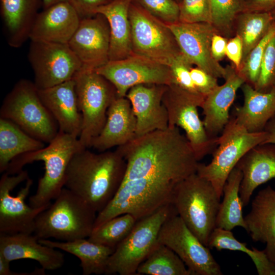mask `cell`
Returning <instances> with one entry per match:
<instances>
[{
  "instance_id": "7",
  "label": "cell",
  "mask_w": 275,
  "mask_h": 275,
  "mask_svg": "<svg viewBox=\"0 0 275 275\" xmlns=\"http://www.w3.org/2000/svg\"><path fill=\"white\" fill-rule=\"evenodd\" d=\"M266 138L265 130L249 132L236 122L234 117H230L217 138L211 161L207 164L199 163L196 173L211 182L221 199L225 182L239 160L252 148L264 143Z\"/></svg>"
},
{
  "instance_id": "46",
  "label": "cell",
  "mask_w": 275,
  "mask_h": 275,
  "mask_svg": "<svg viewBox=\"0 0 275 275\" xmlns=\"http://www.w3.org/2000/svg\"><path fill=\"white\" fill-rule=\"evenodd\" d=\"M228 39L215 33L211 41V52L214 59L219 62L223 60L226 56V46Z\"/></svg>"
},
{
  "instance_id": "17",
  "label": "cell",
  "mask_w": 275,
  "mask_h": 275,
  "mask_svg": "<svg viewBox=\"0 0 275 275\" xmlns=\"http://www.w3.org/2000/svg\"><path fill=\"white\" fill-rule=\"evenodd\" d=\"M68 44L84 70H95L109 61L110 30L105 17L97 13L81 19Z\"/></svg>"
},
{
  "instance_id": "21",
  "label": "cell",
  "mask_w": 275,
  "mask_h": 275,
  "mask_svg": "<svg viewBox=\"0 0 275 275\" xmlns=\"http://www.w3.org/2000/svg\"><path fill=\"white\" fill-rule=\"evenodd\" d=\"M68 1L51 6L39 12L31 30L33 41L68 44L80 23Z\"/></svg>"
},
{
  "instance_id": "49",
  "label": "cell",
  "mask_w": 275,
  "mask_h": 275,
  "mask_svg": "<svg viewBox=\"0 0 275 275\" xmlns=\"http://www.w3.org/2000/svg\"><path fill=\"white\" fill-rule=\"evenodd\" d=\"M67 1L68 0H42V3L43 9H46L55 4Z\"/></svg>"
},
{
  "instance_id": "31",
  "label": "cell",
  "mask_w": 275,
  "mask_h": 275,
  "mask_svg": "<svg viewBox=\"0 0 275 275\" xmlns=\"http://www.w3.org/2000/svg\"><path fill=\"white\" fill-rule=\"evenodd\" d=\"M242 178L241 171L235 167L229 174L223 189V200L220 203L216 219V228L231 231L236 227L246 229L242 214L243 207L239 195Z\"/></svg>"
},
{
  "instance_id": "47",
  "label": "cell",
  "mask_w": 275,
  "mask_h": 275,
  "mask_svg": "<svg viewBox=\"0 0 275 275\" xmlns=\"http://www.w3.org/2000/svg\"><path fill=\"white\" fill-rule=\"evenodd\" d=\"M264 130L267 133V138L264 143L275 144V116L267 124Z\"/></svg>"
},
{
  "instance_id": "2",
  "label": "cell",
  "mask_w": 275,
  "mask_h": 275,
  "mask_svg": "<svg viewBox=\"0 0 275 275\" xmlns=\"http://www.w3.org/2000/svg\"><path fill=\"white\" fill-rule=\"evenodd\" d=\"M126 162L120 153H98L82 149L71 158L64 187L84 200L97 213L113 199L122 184Z\"/></svg>"
},
{
  "instance_id": "41",
  "label": "cell",
  "mask_w": 275,
  "mask_h": 275,
  "mask_svg": "<svg viewBox=\"0 0 275 275\" xmlns=\"http://www.w3.org/2000/svg\"><path fill=\"white\" fill-rule=\"evenodd\" d=\"M193 65L182 54L170 66L174 82L180 87L196 93H200L196 89L191 77L190 69Z\"/></svg>"
},
{
  "instance_id": "11",
  "label": "cell",
  "mask_w": 275,
  "mask_h": 275,
  "mask_svg": "<svg viewBox=\"0 0 275 275\" xmlns=\"http://www.w3.org/2000/svg\"><path fill=\"white\" fill-rule=\"evenodd\" d=\"M129 18L133 53L169 66L182 54L168 24L132 2Z\"/></svg>"
},
{
  "instance_id": "24",
  "label": "cell",
  "mask_w": 275,
  "mask_h": 275,
  "mask_svg": "<svg viewBox=\"0 0 275 275\" xmlns=\"http://www.w3.org/2000/svg\"><path fill=\"white\" fill-rule=\"evenodd\" d=\"M136 118L129 100L117 97L111 104L104 127L91 147L103 152L125 145L135 138Z\"/></svg>"
},
{
  "instance_id": "3",
  "label": "cell",
  "mask_w": 275,
  "mask_h": 275,
  "mask_svg": "<svg viewBox=\"0 0 275 275\" xmlns=\"http://www.w3.org/2000/svg\"><path fill=\"white\" fill-rule=\"evenodd\" d=\"M84 148L78 138L59 131L46 147L14 158L5 172L15 175L27 164L43 161L44 173L38 180L36 193L29 198V205L35 208L48 207L64 187L66 171L71 158Z\"/></svg>"
},
{
  "instance_id": "16",
  "label": "cell",
  "mask_w": 275,
  "mask_h": 275,
  "mask_svg": "<svg viewBox=\"0 0 275 275\" xmlns=\"http://www.w3.org/2000/svg\"><path fill=\"white\" fill-rule=\"evenodd\" d=\"M168 25L182 53L193 65L217 78H225L226 67L222 66L212 54V39L217 32L211 23L178 21Z\"/></svg>"
},
{
  "instance_id": "6",
  "label": "cell",
  "mask_w": 275,
  "mask_h": 275,
  "mask_svg": "<svg viewBox=\"0 0 275 275\" xmlns=\"http://www.w3.org/2000/svg\"><path fill=\"white\" fill-rule=\"evenodd\" d=\"M0 118L11 121L26 133L49 143L59 132V126L41 101L34 82L18 80L6 95L0 108Z\"/></svg>"
},
{
  "instance_id": "43",
  "label": "cell",
  "mask_w": 275,
  "mask_h": 275,
  "mask_svg": "<svg viewBox=\"0 0 275 275\" xmlns=\"http://www.w3.org/2000/svg\"><path fill=\"white\" fill-rule=\"evenodd\" d=\"M113 0H68L81 19L93 16L96 10Z\"/></svg>"
},
{
  "instance_id": "22",
  "label": "cell",
  "mask_w": 275,
  "mask_h": 275,
  "mask_svg": "<svg viewBox=\"0 0 275 275\" xmlns=\"http://www.w3.org/2000/svg\"><path fill=\"white\" fill-rule=\"evenodd\" d=\"M39 239L33 234H0V255L10 262L19 259L33 260L45 270L62 267L64 255L55 248L41 243Z\"/></svg>"
},
{
  "instance_id": "42",
  "label": "cell",
  "mask_w": 275,
  "mask_h": 275,
  "mask_svg": "<svg viewBox=\"0 0 275 275\" xmlns=\"http://www.w3.org/2000/svg\"><path fill=\"white\" fill-rule=\"evenodd\" d=\"M190 75L197 90L205 97L218 86V78L198 67L191 68Z\"/></svg>"
},
{
  "instance_id": "39",
  "label": "cell",
  "mask_w": 275,
  "mask_h": 275,
  "mask_svg": "<svg viewBox=\"0 0 275 275\" xmlns=\"http://www.w3.org/2000/svg\"><path fill=\"white\" fill-rule=\"evenodd\" d=\"M179 22H212L210 0H181L179 4Z\"/></svg>"
},
{
  "instance_id": "28",
  "label": "cell",
  "mask_w": 275,
  "mask_h": 275,
  "mask_svg": "<svg viewBox=\"0 0 275 275\" xmlns=\"http://www.w3.org/2000/svg\"><path fill=\"white\" fill-rule=\"evenodd\" d=\"M131 0H113L95 13L106 18L110 30L109 61L125 59L133 53L129 9Z\"/></svg>"
},
{
  "instance_id": "33",
  "label": "cell",
  "mask_w": 275,
  "mask_h": 275,
  "mask_svg": "<svg viewBox=\"0 0 275 275\" xmlns=\"http://www.w3.org/2000/svg\"><path fill=\"white\" fill-rule=\"evenodd\" d=\"M207 246L210 249L215 248L218 251L228 250L243 252L251 258L258 274L275 275V264L264 251L254 247L250 249L245 243L236 239L230 230L215 228L210 235Z\"/></svg>"
},
{
  "instance_id": "10",
  "label": "cell",
  "mask_w": 275,
  "mask_h": 275,
  "mask_svg": "<svg viewBox=\"0 0 275 275\" xmlns=\"http://www.w3.org/2000/svg\"><path fill=\"white\" fill-rule=\"evenodd\" d=\"M205 96L187 91L172 83L168 85L162 97L167 109L169 126L184 130L197 159L200 161L210 154L217 146V138L207 134L198 108L201 107Z\"/></svg>"
},
{
  "instance_id": "26",
  "label": "cell",
  "mask_w": 275,
  "mask_h": 275,
  "mask_svg": "<svg viewBox=\"0 0 275 275\" xmlns=\"http://www.w3.org/2000/svg\"><path fill=\"white\" fill-rule=\"evenodd\" d=\"M39 6L40 0H0L3 28L10 47L19 48L30 39Z\"/></svg>"
},
{
  "instance_id": "38",
  "label": "cell",
  "mask_w": 275,
  "mask_h": 275,
  "mask_svg": "<svg viewBox=\"0 0 275 275\" xmlns=\"http://www.w3.org/2000/svg\"><path fill=\"white\" fill-rule=\"evenodd\" d=\"M167 24L179 21V6L175 0H131Z\"/></svg>"
},
{
  "instance_id": "18",
  "label": "cell",
  "mask_w": 275,
  "mask_h": 275,
  "mask_svg": "<svg viewBox=\"0 0 275 275\" xmlns=\"http://www.w3.org/2000/svg\"><path fill=\"white\" fill-rule=\"evenodd\" d=\"M167 85L142 84L128 91L129 100L136 120L135 138L169 126L168 116L162 103Z\"/></svg>"
},
{
  "instance_id": "20",
  "label": "cell",
  "mask_w": 275,
  "mask_h": 275,
  "mask_svg": "<svg viewBox=\"0 0 275 275\" xmlns=\"http://www.w3.org/2000/svg\"><path fill=\"white\" fill-rule=\"evenodd\" d=\"M38 93L56 121L59 131L79 138L82 118L78 106L74 78L49 88L38 89Z\"/></svg>"
},
{
  "instance_id": "8",
  "label": "cell",
  "mask_w": 275,
  "mask_h": 275,
  "mask_svg": "<svg viewBox=\"0 0 275 275\" xmlns=\"http://www.w3.org/2000/svg\"><path fill=\"white\" fill-rule=\"evenodd\" d=\"M178 215L171 203L136 221L132 229L115 248L108 260L105 274H137V269L158 242L164 222Z\"/></svg>"
},
{
  "instance_id": "25",
  "label": "cell",
  "mask_w": 275,
  "mask_h": 275,
  "mask_svg": "<svg viewBox=\"0 0 275 275\" xmlns=\"http://www.w3.org/2000/svg\"><path fill=\"white\" fill-rule=\"evenodd\" d=\"M244 221L252 240L265 243L263 251L275 264V189L268 186L258 193Z\"/></svg>"
},
{
  "instance_id": "37",
  "label": "cell",
  "mask_w": 275,
  "mask_h": 275,
  "mask_svg": "<svg viewBox=\"0 0 275 275\" xmlns=\"http://www.w3.org/2000/svg\"><path fill=\"white\" fill-rule=\"evenodd\" d=\"M274 36L275 20H273L263 37L241 64L238 72L244 78L245 82L253 87L259 77L261 62L265 49L269 41Z\"/></svg>"
},
{
  "instance_id": "19",
  "label": "cell",
  "mask_w": 275,
  "mask_h": 275,
  "mask_svg": "<svg viewBox=\"0 0 275 275\" xmlns=\"http://www.w3.org/2000/svg\"><path fill=\"white\" fill-rule=\"evenodd\" d=\"M226 68L225 82L205 97L200 107L204 116L203 122L205 130L211 138H216L229 122L230 108L237 92L245 82L232 64Z\"/></svg>"
},
{
  "instance_id": "35",
  "label": "cell",
  "mask_w": 275,
  "mask_h": 275,
  "mask_svg": "<svg viewBox=\"0 0 275 275\" xmlns=\"http://www.w3.org/2000/svg\"><path fill=\"white\" fill-rule=\"evenodd\" d=\"M136 221L129 213L116 216L94 228L88 239L115 249L129 234Z\"/></svg>"
},
{
  "instance_id": "15",
  "label": "cell",
  "mask_w": 275,
  "mask_h": 275,
  "mask_svg": "<svg viewBox=\"0 0 275 275\" xmlns=\"http://www.w3.org/2000/svg\"><path fill=\"white\" fill-rule=\"evenodd\" d=\"M95 71L114 86L118 97H126L130 88L139 85L174 82L170 66L134 53L122 60L109 61Z\"/></svg>"
},
{
  "instance_id": "48",
  "label": "cell",
  "mask_w": 275,
  "mask_h": 275,
  "mask_svg": "<svg viewBox=\"0 0 275 275\" xmlns=\"http://www.w3.org/2000/svg\"><path fill=\"white\" fill-rule=\"evenodd\" d=\"M10 263L0 255V275H12L13 271L10 269Z\"/></svg>"
},
{
  "instance_id": "4",
  "label": "cell",
  "mask_w": 275,
  "mask_h": 275,
  "mask_svg": "<svg viewBox=\"0 0 275 275\" xmlns=\"http://www.w3.org/2000/svg\"><path fill=\"white\" fill-rule=\"evenodd\" d=\"M97 214L84 200L64 187L53 203L37 216L34 234L39 239L63 241L88 238Z\"/></svg>"
},
{
  "instance_id": "1",
  "label": "cell",
  "mask_w": 275,
  "mask_h": 275,
  "mask_svg": "<svg viewBox=\"0 0 275 275\" xmlns=\"http://www.w3.org/2000/svg\"><path fill=\"white\" fill-rule=\"evenodd\" d=\"M126 162L123 182L144 177L179 182L197 173L199 161L178 127L136 137L116 149Z\"/></svg>"
},
{
  "instance_id": "36",
  "label": "cell",
  "mask_w": 275,
  "mask_h": 275,
  "mask_svg": "<svg viewBox=\"0 0 275 275\" xmlns=\"http://www.w3.org/2000/svg\"><path fill=\"white\" fill-rule=\"evenodd\" d=\"M211 24L218 34L228 39L234 36L236 17L241 11V0H210Z\"/></svg>"
},
{
  "instance_id": "14",
  "label": "cell",
  "mask_w": 275,
  "mask_h": 275,
  "mask_svg": "<svg viewBox=\"0 0 275 275\" xmlns=\"http://www.w3.org/2000/svg\"><path fill=\"white\" fill-rule=\"evenodd\" d=\"M28 59L39 90L70 80L82 68L68 44L31 41Z\"/></svg>"
},
{
  "instance_id": "40",
  "label": "cell",
  "mask_w": 275,
  "mask_h": 275,
  "mask_svg": "<svg viewBox=\"0 0 275 275\" xmlns=\"http://www.w3.org/2000/svg\"><path fill=\"white\" fill-rule=\"evenodd\" d=\"M254 88L263 92H268L275 88V36L265 49L259 77Z\"/></svg>"
},
{
  "instance_id": "50",
  "label": "cell",
  "mask_w": 275,
  "mask_h": 275,
  "mask_svg": "<svg viewBox=\"0 0 275 275\" xmlns=\"http://www.w3.org/2000/svg\"><path fill=\"white\" fill-rule=\"evenodd\" d=\"M273 19L275 20V9L271 12Z\"/></svg>"
},
{
  "instance_id": "30",
  "label": "cell",
  "mask_w": 275,
  "mask_h": 275,
  "mask_svg": "<svg viewBox=\"0 0 275 275\" xmlns=\"http://www.w3.org/2000/svg\"><path fill=\"white\" fill-rule=\"evenodd\" d=\"M44 143L24 131L16 124L0 118V172L6 171L17 156L40 150Z\"/></svg>"
},
{
  "instance_id": "32",
  "label": "cell",
  "mask_w": 275,
  "mask_h": 275,
  "mask_svg": "<svg viewBox=\"0 0 275 275\" xmlns=\"http://www.w3.org/2000/svg\"><path fill=\"white\" fill-rule=\"evenodd\" d=\"M273 20L271 12L242 11L237 15L234 31L242 42V62L263 37Z\"/></svg>"
},
{
  "instance_id": "29",
  "label": "cell",
  "mask_w": 275,
  "mask_h": 275,
  "mask_svg": "<svg viewBox=\"0 0 275 275\" xmlns=\"http://www.w3.org/2000/svg\"><path fill=\"white\" fill-rule=\"evenodd\" d=\"M41 243L61 250L77 257L84 275L105 274L108 260L115 249L94 243L86 238L72 241L40 239Z\"/></svg>"
},
{
  "instance_id": "12",
  "label": "cell",
  "mask_w": 275,
  "mask_h": 275,
  "mask_svg": "<svg viewBox=\"0 0 275 275\" xmlns=\"http://www.w3.org/2000/svg\"><path fill=\"white\" fill-rule=\"evenodd\" d=\"M33 181L26 170L15 175L4 172L0 179V234H33L38 214L47 207L33 208L25 200Z\"/></svg>"
},
{
  "instance_id": "45",
  "label": "cell",
  "mask_w": 275,
  "mask_h": 275,
  "mask_svg": "<svg viewBox=\"0 0 275 275\" xmlns=\"http://www.w3.org/2000/svg\"><path fill=\"white\" fill-rule=\"evenodd\" d=\"M241 11L271 12L275 9V0H241Z\"/></svg>"
},
{
  "instance_id": "44",
  "label": "cell",
  "mask_w": 275,
  "mask_h": 275,
  "mask_svg": "<svg viewBox=\"0 0 275 275\" xmlns=\"http://www.w3.org/2000/svg\"><path fill=\"white\" fill-rule=\"evenodd\" d=\"M226 56L239 71L242 60L243 44L241 39L235 35L228 39L226 49Z\"/></svg>"
},
{
  "instance_id": "23",
  "label": "cell",
  "mask_w": 275,
  "mask_h": 275,
  "mask_svg": "<svg viewBox=\"0 0 275 275\" xmlns=\"http://www.w3.org/2000/svg\"><path fill=\"white\" fill-rule=\"evenodd\" d=\"M235 167L242 174L239 195L245 206L259 186L275 178V144L264 143L255 146L242 157Z\"/></svg>"
},
{
  "instance_id": "9",
  "label": "cell",
  "mask_w": 275,
  "mask_h": 275,
  "mask_svg": "<svg viewBox=\"0 0 275 275\" xmlns=\"http://www.w3.org/2000/svg\"><path fill=\"white\" fill-rule=\"evenodd\" d=\"M74 79L82 118L78 139L83 147L89 148L104 127L109 106L118 97L114 86L95 70L81 69Z\"/></svg>"
},
{
  "instance_id": "34",
  "label": "cell",
  "mask_w": 275,
  "mask_h": 275,
  "mask_svg": "<svg viewBox=\"0 0 275 275\" xmlns=\"http://www.w3.org/2000/svg\"><path fill=\"white\" fill-rule=\"evenodd\" d=\"M137 274L191 275V273L173 250L157 242L138 268Z\"/></svg>"
},
{
  "instance_id": "51",
  "label": "cell",
  "mask_w": 275,
  "mask_h": 275,
  "mask_svg": "<svg viewBox=\"0 0 275 275\" xmlns=\"http://www.w3.org/2000/svg\"><path fill=\"white\" fill-rule=\"evenodd\" d=\"M178 4H179L180 3V2L181 1V0H175Z\"/></svg>"
},
{
  "instance_id": "13",
  "label": "cell",
  "mask_w": 275,
  "mask_h": 275,
  "mask_svg": "<svg viewBox=\"0 0 275 275\" xmlns=\"http://www.w3.org/2000/svg\"><path fill=\"white\" fill-rule=\"evenodd\" d=\"M158 242L173 250L191 275H222L219 264L210 249L204 245L178 215L170 216L163 224Z\"/></svg>"
},
{
  "instance_id": "5",
  "label": "cell",
  "mask_w": 275,
  "mask_h": 275,
  "mask_svg": "<svg viewBox=\"0 0 275 275\" xmlns=\"http://www.w3.org/2000/svg\"><path fill=\"white\" fill-rule=\"evenodd\" d=\"M220 200L211 182L196 173L175 185L171 204L188 228L207 246L216 228Z\"/></svg>"
},
{
  "instance_id": "27",
  "label": "cell",
  "mask_w": 275,
  "mask_h": 275,
  "mask_svg": "<svg viewBox=\"0 0 275 275\" xmlns=\"http://www.w3.org/2000/svg\"><path fill=\"white\" fill-rule=\"evenodd\" d=\"M240 89L243 103L235 107L236 122L251 132L264 131L269 121L275 116V88L263 92L244 82Z\"/></svg>"
}]
</instances>
